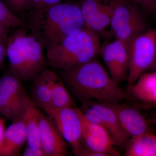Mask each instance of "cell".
I'll use <instances>...</instances> for the list:
<instances>
[{
    "mask_svg": "<svg viewBox=\"0 0 156 156\" xmlns=\"http://www.w3.org/2000/svg\"><path fill=\"white\" fill-rule=\"evenodd\" d=\"M26 14V27L44 49L86 27L79 3L62 2Z\"/></svg>",
    "mask_w": 156,
    "mask_h": 156,
    "instance_id": "cell-1",
    "label": "cell"
},
{
    "mask_svg": "<svg viewBox=\"0 0 156 156\" xmlns=\"http://www.w3.org/2000/svg\"><path fill=\"white\" fill-rule=\"evenodd\" d=\"M66 88L83 102L88 101L119 103L127 94L98 59L68 69L58 70Z\"/></svg>",
    "mask_w": 156,
    "mask_h": 156,
    "instance_id": "cell-2",
    "label": "cell"
},
{
    "mask_svg": "<svg viewBox=\"0 0 156 156\" xmlns=\"http://www.w3.org/2000/svg\"><path fill=\"white\" fill-rule=\"evenodd\" d=\"M25 28H19L9 36L6 56L9 59L10 72L21 80L31 82L48 65L44 48Z\"/></svg>",
    "mask_w": 156,
    "mask_h": 156,
    "instance_id": "cell-3",
    "label": "cell"
},
{
    "mask_svg": "<svg viewBox=\"0 0 156 156\" xmlns=\"http://www.w3.org/2000/svg\"><path fill=\"white\" fill-rule=\"evenodd\" d=\"M99 36L86 27L46 49L47 65L54 69H68L88 62L99 54Z\"/></svg>",
    "mask_w": 156,
    "mask_h": 156,
    "instance_id": "cell-4",
    "label": "cell"
},
{
    "mask_svg": "<svg viewBox=\"0 0 156 156\" xmlns=\"http://www.w3.org/2000/svg\"><path fill=\"white\" fill-rule=\"evenodd\" d=\"M135 4L128 0H116L112 11L110 33L127 44L147 30L145 18Z\"/></svg>",
    "mask_w": 156,
    "mask_h": 156,
    "instance_id": "cell-5",
    "label": "cell"
},
{
    "mask_svg": "<svg viewBox=\"0 0 156 156\" xmlns=\"http://www.w3.org/2000/svg\"><path fill=\"white\" fill-rule=\"evenodd\" d=\"M129 69L128 92L146 71L150 69L156 58V29L147 30L128 44Z\"/></svg>",
    "mask_w": 156,
    "mask_h": 156,
    "instance_id": "cell-6",
    "label": "cell"
},
{
    "mask_svg": "<svg viewBox=\"0 0 156 156\" xmlns=\"http://www.w3.org/2000/svg\"><path fill=\"white\" fill-rule=\"evenodd\" d=\"M52 118L65 140L79 156L84 147L83 143V116L81 108L68 107L53 112Z\"/></svg>",
    "mask_w": 156,
    "mask_h": 156,
    "instance_id": "cell-7",
    "label": "cell"
},
{
    "mask_svg": "<svg viewBox=\"0 0 156 156\" xmlns=\"http://www.w3.org/2000/svg\"><path fill=\"white\" fill-rule=\"evenodd\" d=\"M27 95L21 80L9 72L0 78V112L13 122L22 113Z\"/></svg>",
    "mask_w": 156,
    "mask_h": 156,
    "instance_id": "cell-8",
    "label": "cell"
},
{
    "mask_svg": "<svg viewBox=\"0 0 156 156\" xmlns=\"http://www.w3.org/2000/svg\"><path fill=\"white\" fill-rule=\"evenodd\" d=\"M86 102L93 110L89 122L103 127L108 132L115 146L123 147L130 136L121 126L116 113L109 102L88 101Z\"/></svg>",
    "mask_w": 156,
    "mask_h": 156,
    "instance_id": "cell-9",
    "label": "cell"
},
{
    "mask_svg": "<svg viewBox=\"0 0 156 156\" xmlns=\"http://www.w3.org/2000/svg\"><path fill=\"white\" fill-rule=\"evenodd\" d=\"M116 0H81L79 3L85 25L98 35L110 30L111 17Z\"/></svg>",
    "mask_w": 156,
    "mask_h": 156,
    "instance_id": "cell-10",
    "label": "cell"
},
{
    "mask_svg": "<svg viewBox=\"0 0 156 156\" xmlns=\"http://www.w3.org/2000/svg\"><path fill=\"white\" fill-rule=\"evenodd\" d=\"M100 54L112 78L120 84L128 78L129 55L128 44L115 39L101 47Z\"/></svg>",
    "mask_w": 156,
    "mask_h": 156,
    "instance_id": "cell-11",
    "label": "cell"
},
{
    "mask_svg": "<svg viewBox=\"0 0 156 156\" xmlns=\"http://www.w3.org/2000/svg\"><path fill=\"white\" fill-rule=\"evenodd\" d=\"M39 138L41 147L46 156L68 155L66 141L52 118L41 112L39 122Z\"/></svg>",
    "mask_w": 156,
    "mask_h": 156,
    "instance_id": "cell-12",
    "label": "cell"
},
{
    "mask_svg": "<svg viewBox=\"0 0 156 156\" xmlns=\"http://www.w3.org/2000/svg\"><path fill=\"white\" fill-rule=\"evenodd\" d=\"M83 138L84 147L89 150L105 156L121 155L110 135L102 126L84 121Z\"/></svg>",
    "mask_w": 156,
    "mask_h": 156,
    "instance_id": "cell-13",
    "label": "cell"
},
{
    "mask_svg": "<svg viewBox=\"0 0 156 156\" xmlns=\"http://www.w3.org/2000/svg\"><path fill=\"white\" fill-rule=\"evenodd\" d=\"M116 113L120 124L130 137L149 131V125L142 114L135 108L124 104L110 103Z\"/></svg>",
    "mask_w": 156,
    "mask_h": 156,
    "instance_id": "cell-14",
    "label": "cell"
},
{
    "mask_svg": "<svg viewBox=\"0 0 156 156\" xmlns=\"http://www.w3.org/2000/svg\"><path fill=\"white\" fill-rule=\"evenodd\" d=\"M26 140L25 126L20 118L6 129L0 144V156L18 155Z\"/></svg>",
    "mask_w": 156,
    "mask_h": 156,
    "instance_id": "cell-15",
    "label": "cell"
},
{
    "mask_svg": "<svg viewBox=\"0 0 156 156\" xmlns=\"http://www.w3.org/2000/svg\"><path fill=\"white\" fill-rule=\"evenodd\" d=\"M41 112L32 99L27 96L20 118L22 119L25 126L26 142L28 146L41 148L39 138V122Z\"/></svg>",
    "mask_w": 156,
    "mask_h": 156,
    "instance_id": "cell-16",
    "label": "cell"
},
{
    "mask_svg": "<svg viewBox=\"0 0 156 156\" xmlns=\"http://www.w3.org/2000/svg\"><path fill=\"white\" fill-rule=\"evenodd\" d=\"M49 79L51 89V106L48 115L60 109L74 106V101L58 74L49 70Z\"/></svg>",
    "mask_w": 156,
    "mask_h": 156,
    "instance_id": "cell-17",
    "label": "cell"
},
{
    "mask_svg": "<svg viewBox=\"0 0 156 156\" xmlns=\"http://www.w3.org/2000/svg\"><path fill=\"white\" fill-rule=\"evenodd\" d=\"M128 92L139 101L156 105V71L144 73Z\"/></svg>",
    "mask_w": 156,
    "mask_h": 156,
    "instance_id": "cell-18",
    "label": "cell"
},
{
    "mask_svg": "<svg viewBox=\"0 0 156 156\" xmlns=\"http://www.w3.org/2000/svg\"><path fill=\"white\" fill-rule=\"evenodd\" d=\"M49 70L44 69L34 80L32 81L31 87L32 100L39 108L42 109L47 115L51 106V89Z\"/></svg>",
    "mask_w": 156,
    "mask_h": 156,
    "instance_id": "cell-19",
    "label": "cell"
},
{
    "mask_svg": "<svg viewBox=\"0 0 156 156\" xmlns=\"http://www.w3.org/2000/svg\"><path fill=\"white\" fill-rule=\"evenodd\" d=\"M124 155L156 156V134L147 131L130 137L126 144Z\"/></svg>",
    "mask_w": 156,
    "mask_h": 156,
    "instance_id": "cell-20",
    "label": "cell"
},
{
    "mask_svg": "<svg viewBox=\"0 0 156 156\" xmlns=\"http://www.w3.org/2000/svg\"><path fill=\"white\" fill-rule=\"evenodd\" d=\"M0 20L9 28L26 27L25 20L12 12L0 0Z\"/></svg>",
    "mask_w": 156,
    "mask_h": 156,
    "instance_id": "cell-21",
    "label": "cell"
},
{
    "mask_svg": "<svg viewBox=\"0 0 156 156\" xmlns=\"http://www.w3.org/2000/svg\"><path fill=\"white\" fill-rule=\"evenodd\" d=\"M15 15L22 17L32 10L33 0H1Z\"/></svg>",
    "mask_w": 156,
    "mask_h": 156,
    "instance_id": "cell-22",
    "label": "cell"
},
{
    "mask_svg": "<svg viewBox=\"0 0 156 156\" xmlns=\"http://www.w3.org/2000/svg\"><path fill=\"white\" fill-rule=\"evenodd\" d=\"M32 9H44L63 2L64 0H33Z\"/></svg>",
    "mask_w": 156,
    "mask_h": 156,
    "instance_id": "cell-23",
    "label": "cell"
},
{
    "mask_svg": "<svg viewBox=\"0 0 156 156\" xmlns=\"http://www.w3.org/2000/svg\"><path fill=\"white\" fill-rule=\"evenodd\" d=\"M23 156H46L42 148L27 146L22 154Z\"/></svg>",
    "mask_w": 156,
    "mask_h": 156,
    "instance_id": "cell-24",
    "label": "cell"
},
{
    "mask_svg": "<svg viewBox=\"0 0 156 156\" xmlns=\"http://www.w3.org/2000/svg\"><path fill=\"white\" fill-rule=\"evenodd\" d=\"M9 28L2 22L0 20V42L4 45H7L8 41V33Z\"/></svg>",
    "mask_w": 156,
    "mask_h": 156,
    "instance_id": "cell-25",
    "label": "cell"
},
{
    "mask_svg": "<svg viewBox=\"0 0 156 156\" xmlns=\"http://www.w3.org/2000/svg\"><path fill=\"white\" fill-rule=\"evenodd\" d=\"M133 2L139 5L145 10L154 11L152 0H132Z\"/></svg>",
    "mask_w": 156,
    "mask_h": 156,
    "instance_id": "cell-26",
    "label": "cell"
},
{
    "mask_svg": "<svg viewBox=\"0 0 156 156\" xmlns=\"http://www.w3.org/2000/svg\"><path fill=\"white\" fill-rule=\"evenodd\" d=\"M6 46L0 42V68L2 67L6 56Z\"/></svg>",
    "mask_w": 156,
    "mask_h": 156,
    "instance_id": "cell-27",
    "label": "cell"
},
{
    "mask_svg": "<svg viewBox=\"0 0 156 156\" xmlns=\"http://www.w3.org/2000/svg\"><path fill=\"white\" fill-rule=\"evenodd\" d=\"M5 130V120L0 117V144L2 140Z\"/></svg>",
    "mask_w": 156,
    "mask_h": 156,
    "instance_id": "cell-28",
    "label": "cell"
},
{
    "mask_svg": "<svg viewBox=\"0 0 156 156\" xmlns=\"http://www.w3.org/2000/svg\"><path fill=\"white\" fill-rule=\"evenodd\" d=\"M151 69L153 70L154 71H156V58L154 62V64L152 66L151 68Z\"/></svg>",
    "mask_w": 156,
    "mask_h": 156,
    "instance_id": "cell-29",
    "label": "cell"
},
{
    "mask_svg": "<svg viewBox=\"0 0 156 156\" xmlns=\"http://www.w3.org/2000/svg\"><path fill=\"white\" fill-rule=\"evenodd\" d=\"M154 10L156 11V0H152Z\"/></svg>",
    "mask_w": 156,
    "mask_h": 156,
    "instance_id": "cell-30",
    "label": "cell"
}]
</instances>
